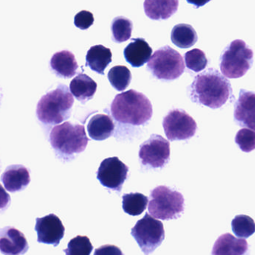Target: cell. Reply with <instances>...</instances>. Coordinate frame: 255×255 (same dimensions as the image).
Listing matches in <instances>:
<instances>
[{"label":"cell","mask_w":255,"mask_h":255,"mask_svg":"<svg viewBox=\"0 0 255 255\" xmlns=\"http://www.w3.org/2000/svg\"><path fill=\"white\" fill-rule=\"evenodd\" d=\"M122 200L124 211L132 216H139L144 213L148 204V198L138 192L125 194Z\"/></svg>","instance_id":"cb8c5ba5"},{"label":"cell","mask_w":255,"mask_h":255,"mask_svg":"<svg viewBox=\"0 0 255 255\" xmlns=\"http://www.w3.org/2000/svg\"><path fill=\"white\" fill-rule=\"evenodd\" d=\"M171 41L180 48H189L198 41V35L194 28L189 24L180 23L173 28L171 34Z\"/></svg>","instance_id":"603a6c76"},{"label":"cell","mask_w":255,"mask_h":255,"mask_svg":"<svg viewBox=\"0 0 255 255\" xmlns=\"http://www.w3.org/2000/svg\"><path fill=\"white\" fill-rule=\"evenodd\" d=\"M186 67L194 72H201L205 69L208 61L205 53L199 49H194L185 54Z\"/></svg>","instance_id":"f1b7e54d"},{"label":"cell","mask_w":255,"mask_h":255,"mask_svg":"<svg viewBox=\"0 0 255 255\" xmlns=\"http://www.w3.org/2000/svg\"><path fill=\"white\" fill-rule=\"evenodd\" d=\"M235 141L243 152L249 153L255 150V132L243 128L236 135Z\"/></svg>","instance_id":"f546056e"},{"label":"cell","mask_w":255,"mask_h":255,"mask_svg":"<svg viewBox=\"0 0 255 255\" xmlns=\"http://www.w3.org/2000/svg\"><path fill=\"white\" fill-rule=\"evenodd\" d=\"M107 77L112 86L119 92L126 90L132 80L130 71L124 65H117L112 68Z\"/></svg>","instance_id":"d4e9b609"},{"label":"cell","mask_w":255,"mask_h":255,"mask_svg":"<svg viewBox=\"0 0 255 255\" xmlns=\"http://www.w3.org/2000/svg\"><path fill=\"white\" fill-rule=\"evenodd\" d=\"M233 232L239 238H249L255 234V222L250 216L239 215L231 222Z\"/></svg>","instance_id":"4316f807"},{"label":"cell","mask_w":255,"mask_h":255,"mask_svg":"<svg viewBox=\"0 0 255 255\" xmlns=\"http://www.w3.org/2000/svg\"><path fill=\"white\" fill-rule=\"evenodd\" d=\"M98 88L96 82L85 74H80L70 84V91L78 101L86 103L92 99Z\"/></svg>","instance_id":"7402d4cb"},{"label":"cell","mask_w":255,"mask_h":255,"mask_svg":"<svg viewBox=\"0 0 255 255\" xmlns=\"http://www.w3.org/2000/svg\"><path fill=\"white\" fill-rule=\"evenodd\" d=\"M35 230L38 242L57 246L65 236V228L61 219L51 213L42 218H37Z\"/></svg>","instance_id":"7c38bea8"},{"label":"cell","mask_w":255,"mask_h":255,"mask_svg":"<svg viewBox=\"0 0 255 255\" xmlns=\"http://www.w3.org/2000/svg\"><path fill=\"white\" fill-rule=\"evenodd\" d=\"M153 50L144 38H133L125 49L124 54L128 63L140 68L150 61Z\"/></svg>","instance_id":"e0dca14e"},{"label":"cell","mask_w":255,"mask_h":255,"mask_svg":"<svg viewBox=\"0 0 255 255\" xmlns=\"http://www.w3.org/2000/svg\"><path fill=\"white\" fill-rule=\"evenodd\" d=\"M249 244L244 239L231 234L221 235L215 242L212 255H249Z\"/></svg>","instance_id":"9a60e30c"},{"label":"cell","mask_w":255,"mask_h":255,"mask_svg":"<svg viewBox=\"0 0 255 255\" xmlns=\"http://www.w3.org/2000/svg\"><path fill=\"white\" fill-rule=\"evenodd\" d=\"M93 249L89 237L78 235L68 243L64 252L66 255H90Z\"/></svg>","instance_id":"83f0119b"},{"label":"cell","mask_w":255,"mask_h":255,"mask_svg":"<svg viewBox=\"0 0 255 255\" xmlns=\"http://www.w3.org/2000/svg\"><path fill=\"white\" fill-rule=\"evenodd\" d=\"M184 211V198L180 192L165 186H159L150 192L148 212L162 220L177 219Z\"/></svg>","instance_id":"277c9868"},{"label":"cell","mask_w":255,"mask_h":255,"mask_svg":"<svg viewBox=\"0 0 255 255\" xmlns=\"http://www.w3.org/2000/svg\"><path fill=\"white\" fill-rule=\"evenodd\" d=\"M67 86L59 85L55 90L46 94L38 101L36 114L46 125H59L69 119L74 105V96Z\"/></svg>","instance_id":"3957f363"},{"label":"cell","mask_w":255,"mask_h":255,"mask_svg":"<svg viewBox=\"0 0 255 255\" xmlns=\"http://www.w3.org/2000/svg\"><path fill=\"white\" fill-rule=\"evenodd\" d=\"M147 69L159 80H174L184 72V61L178 52L165 46L152 55Z\"/></svg>","instance_id":"52a82bcc"},{"label":"cell","mask_w":255,"mask_h":255,"mask_svg":"<svg viewBox=\"0 0 255 255\" xmlns=\"http://www.w3.org/2000/svg\"><path fill=\"white\" fill-rule=\"evenodd\" d=\"M254 53L243 40L232 41L221 56L220 69L225 77H243L253 64Z\"/></svg>","instance_id":"8992f818"},{"label":"cell","mask_w":255,"mask_h":255,"mask_svg":"<svg viewBox=\"0 0 255 255\" xmlns=\"http://www.w3.org/2000/svg\"><path fill=\"white\" fill-rule=\"evenodd\" d=\"M111 29L113 40L115 42H125L131 38L132 23L126 17H117L113 20Z\"/></svg>","instance_id":"484cf974"},{"label":"cell","mask_w":255,"mask_h":255,"mask_svg":"<svg viewBox=\"0 0 255 255\" xmlns=\"http://www.w3.org/2000/svg\"><path fill=\"white\" fill-rule=\"evenodd\" d=\"M95 22L93 14L90 11H81L76 14L74 17V24L82 30H86L93 25Z\"/></svg>","instance_id":"4dcf8cb0"},{"label":"cell","mask_w":255,"mask_h":255,"mask_svg":"<svg viewBox=\"0 0 255 255\" xmlns=\"http://www.w3.org/2000/svg\"><path fill=\"white\" fill-rule=\"evenodd\" d=\"M131 235L144 255H149L165 240V229L162 222L146 213L131 229Z\"/></svg>","instance_id":"ba28073f"},{"label":"cell","mask_w":255,"mask_h":255,"mask_svg":"<svg viewBox=\"0 0 255 255\" xmlns=\"http://www.w3.org/2000/svg\"><path fill=\"white\" fill-rule=\"evenodd\" d=\"M27 240L23 233L13 227L1 231L0 250L4 255H22L29 250Z\"/></svg>","instance_id":"5bb4252c"},{"label":"cell","mask_w":255,"mask_h":255,"mask_svg":"<svg viewBox=\"0 0 255 255\" xmlns=\"http://www.w3.org/2000/svg\"><path fill=\"white\" fill-rule=\"evenodd\" d=\"M129 167L119 158H107L102 161L97 172V178L107 189L122 192V186L128 178Z\"/></svg>","instance_id":"8fae6325"},{"label":"cell","mask_w":255,"mask_h":255,"mask_svg":"<svg viewBox=\"0 0 255 255\" xmlns=\"http://www.w3.org/2000/svg\"><path fill=\"white\" fill-rule=\"evenodd\" d=\"M50 66L56 75L67 79L75 76L79 68L75 56L68 50L55 53L50 60Z\"/></svg>","instance_id":"ac0fdd59"},{"label":"cell","mask_w":255,"mask_h":255,"mask_svg":"<svg viewBox=\"0 0 255 255\" xmlns=\"http://www.w3.org/2000/svg\"><path fill=\"white\" fill-rule=\"evenodd\" d=\"M234 119L241 127L255 132V93L242 89L235 104Z\"/></svg>","instance_id":"4fadbf2b"},{"label":"cell","mask_w":255,"mask_h":255,"mask_svg":"<svg viewBox=\"0 0 255 255\" xmlns=\"http://www.w3.org/2000/svg\"><path fill=\"white\" fill-rule=\"evenodd\" d=\"M179 2L172 1H152L146 0L144 2L146 15L152 20H166L173 15L178 8Z\"/></svg>","instance_id":"44dd1931"},{"label":"cell","mask_w":255,"mask_h":255,"mask_svg":"<svg viewBox=\"0 0 255 255\" xmlns=\"http://www.w3.org/2000/svg\"><path fill=\"white\" fill-rule=\"evenodd\" d=\"M141 164L153 168H163L170 159V143L163 137L153 134L140 145Z\"/></svg>","instance_id":"30bf717a"},{"label":"cell","mask_w":255,"mask_h":255,"mask_svg":"<svg viewBox=\"0 0 255 255\" xmlns=\"http://www.w3.org/2000/svg\"><path fill=\"white\" fill-rule=\"evenodd\" d=\"M113 61V53L110 48L103 45L91 47L86 54V64L92 71L104 75V71Z\"/></svg>","instance_id":"ffe728a7"},{"label":"cell","mask_w":255,"mask_h":255,"mask_svg":"<svg viewBox=\"0 0 255 255\" xmlns=\"http://www.w3.org/2000/svg\"><path fill=\"white\" fill-rule=\"evenodd\" d=\"M111 113L121 123L141 125L151 119L153 107L144 94L131 89L116 95L111 104Z\"/></svg>","instance_id":"7a4b0ae2"},{"label":"cell","mask_w":255,"mask_h":255,"mask_svg":"<svg viewBox=\"0 0 255 255\" xmlns=\"http://www.w3.org/2000/svg\"><path fill=\"white\" fill-rule=\"evenodd\" d=\"M115 124L110 116L104 114L94 116L88 124L87 129L89 136L97 141L107 139L113 135Z\"/></svg>","instance_id":"d6986e66"},{"label":"cell","mask_w":255,"mask_h":255,"mask_svg":"<svg viewBox=\"0 0 255 255\" xmlns=\"http://www.w3.org/2000/svg\"><path fill=\"white\" fill-rule=\"evenodd\" d=\"M188 90L194 103L214 110L226 104L232 94L228 79L213 68L197 75Z\"/></svg>","instance_id":"6da1fadb"},{"label":"cell","mask_w":255,"mask_h":255,"mask_svg":"<svg viewBox=\"0 0 255 255\" xmlns=\"http://www.w3.org/2000/svg\"><path fill=\"white\" fill-rule=\"evenodd\" d=\"M2 183L8 192H16L24 190L30 183L29 170L21 165H10L2 174Z\"/></svg>","instance_id":"2e32d148"},{"label":"cell","mask_w":255,"mask_h":255,"mask_svg":"<svg viewBox=\"0 0 255 255\" xmlns=\"http://www.w3.org/2000/svg\"><path fill=\"white\" fill-rule=\"evenodd\" d=\"M52 147L62 154L71 156L84 151L89 138L83 125L65 122L52 129L50 135Z\"/></svg>","instance_id":"5b68a950"},{"label":"cell","mask_w":255,"mask_h":255,"mask_svg":"<svg viewBox=\"0 0 255 255\" xmlns=\"http://www.w3.org/2000/svg\"><path fill=\"white\" fill-rule=\"evenodd\" d=\"M94 255H124V254L118 246L105 245L97 249Z\"/></svg>","instance_id":"1f68e13d"},{"label":"cell","mask_w":255,"mask_h":255,"mask_svg":"<svg viewBox=\"0 0 255 255\" xmlns=\"http://www.w3.org/2000/svg\"><path fill=\"white\" fill-rule=\"evenodd\" d=\"M164 130L170 141L192 138L197 130L195 121L184 110H173L164 118Z\"/></svg>","instance_id":"9c48e42d"}]
</instances>
